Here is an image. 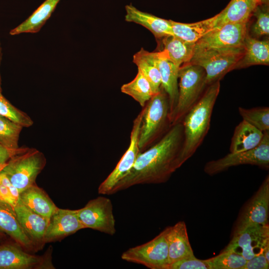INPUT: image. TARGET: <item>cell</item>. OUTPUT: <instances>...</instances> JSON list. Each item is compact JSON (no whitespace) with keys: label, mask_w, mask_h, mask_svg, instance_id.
<instances>
[{"label":"cell","mask_w":269,"mask_h":269,"mask_svg":"<svg viewBox=\"0 0 269 269\" xmlns=\"http://www.w3.org/2000/svg\"><path fill=\"white\" fill-rule=\"evenodd\" d=\"M14 211L21 226L34 244L44 243V236L49 221L30 210L20 199Z\"/></svg>","instance_id":"18"},{"label":"cell","mask_w":269,"mask_h":269,"mask_svg":"<svg viewBox=\"0 0 269 269\" xmlns=\"http://www.w3.org/2000/svg\"><path fill=\"white\" fill-rule=\"evenodd\" d=\"M44 264L42 257L29 254L18 247L0 246V269H38L44 267Z\"/></svg>","instance_id":"17"},{"label":"cell","mask_w":269,"mask_h":269,"mask_svg":"<svg viewBox=\"0 0 269 269\" xmlns=\"http://www.w3.org/2000/svg\"><path fill=\"white\" fill-rule=\"evenodd\" d=\"M46 164L44 154L35 148H25L12 156L1 170L19 193L35 184Z\"/></svg>","instance_id":"5"},{"label":"cell","mask_w":269,"mask_h":269,"mask_svg":"<svg viewBox=\"0 0 269 269\" xmlns=\"http://www.w3.org/2000/svg\"><path fill=\"white\" fill-rule=\"evenodd\" d=\"M242 164L269 167V131L264 132L263 138L256 147L239 152H230L222 158L210 161L205 165L204 171L207 174L213 175L231 167Z\"/></svg>","instance_id":"8"},{"label":"cell","mask_w":269,"mask_h":269,"mask_svg":"<svg viewBox=\"0 0 269 269\" xmlns=\"http://www.w3.org/2000/svg\"><path fill=\"white\" fill-rule=\"evenodd\" d=\"M243 52L244 47L195 50L190 63L203 68L206 84L209 85L220 81L227 73L235 69Z\"/></svg>","instance_id":"6"},{"label":"cell","mask_w":269,"mask_h":269,"mask_svg":"<svg viewBox=\"0 0 269 269\" xmlns=\"http://www.w3.org/2000/svg\"><path fill=\"white\" fill-rule=\"evenodd\" d=\"M182 120L183 141L180 155L183 164L201 145L210 127L212 114L220 92L219 81L210 85Z\"/></svg>","instance_id":"2"},{"label":"cell","mask_w":269,"mask_h":269,"mask_svg":"<svg viewBox=\"0 0 269 269\" xmlns=\"http://www.w3.org/2000/svg\"><path fill=\"white\" fill-rule=\"evenodd\" d=\"M25 148V147H20L17 150L11 151L0 145V166L7 162L12 156L21 152Z\"/></svg>","instance_id":"38"},{"label":"cell","mask_w":269,"mask_h":269,"mask_svg":"<svg viewBox=\"0 0 269 269\" xmlns=\"http://www.w3.org/2000/svg\"><path fill=\"white\" fill-rule=\"evenodd\" d=\"M183 141L182 123L171 126L156 143L139 154L133 167L114 187L112 194L136 185L166 182L182 165L180 155Z\"/></svg>","instance_id":"1"},{"label":"cell","mask_w":269,"mask_h":269,"mask_svg":"<svg viewBox=\"0 0 269 269\" xmlns=\"http://www.w3.org/2000/svg\"><path fill=\"white\" fill-rule=\"evenodd\" d=\"M20 199V193L1 171L0 172V201L14 210Z\"/></svg>","instance_id":"34"},{"label":"cell","mask_w":269,"mask_h":269,"mask_svg":"<svg viewBox=\"0 0 269 269\" xmlns=\"http://www.w3.org/2000/svg\"><path fill=\"white\" fill-rule=\"evenodd\" d=\"M0 231L9 236L20 246L33 247L34 243L21 226L14 210L0 201Z\"/></svg>","instance_id":"21"},{"label":"cell","mask_w":269,"mask_h":269,"mask_svg":"<svg viewBox=\"0 0 269 269\" xmlns=\"http://www.w3.org/2000/svg\"><path fill=\"white\" fill-rule=\"evenodd\" d=\"M77 211L79 220L84 228H90L113 236L116 232V221L111 200L99 196L90 200Z\"/></svg>","instance_id":"10"},{"label":"cell","mask_w":269,"mask_h":269,"mask_svg":"<svg viewBox=\"0 0 269 269\" xmlns=\"http://www.w3.org/2000/svg\"><path fill=\"white\" fill-rule=\"evenodd\" d=\"M244 52L235 68L255 65H269V42L259 40L247 34L244 42Z\"/></svg>","instance_id":"23"},{"label":"cell","mask_w":269,"mask_h":269,"mask_svg":"<svg viewBox=\"0 0 269 269\" xmlns=\"http://www.w3.org/2000/svg\"><path fill=\"white\" fill-rule=\"evenodd\" d=\"M269 176H267L253 197L238 225L269 224Z\"/></svg>","instance_id":"15"},{"label":"cell","mask_w":269,"mask_h":269,"mask_svg":"<svg viewBox=\"0 0 269 269\" xmlns=\"http://www.w3.org/2000/svg\"><path fill=\"white\" fill-rule=\"evenodd\" d=\"M142 115V110L134 119L130 135L129 147L115 168L100 184L98 191L102 195L112 194L118 183L123 179L133 167L141 152L138 147V137Z\"/></svg>","instance_id":"11"},{"label":"cell","mask_w":269,"mask_h":269,"mask_svg":"<svg viewBox=\"0 0 269 269\" xmlns=\"http://www.w3.org/2000/svg\"><path fill=\"white\" fill-rule=\"evenodd\" d=\"M178 78L177 103L170 118V126L182 122L185 115L199 100L207 85L205 70L190 62L180 67Z\"/></svg>","instance_id":"4"},{"label":"cell","mask_w":269,"mask_h":269,"mask_svg":"<svg viewBox=\"0 0 269 269\" xmlns=\"http://www.w3.org/2000/svg\"><path fill=\"white\" fill-rule=\"evenodd\" d=\"M164 231L168 245L169 265L184 258L194 256L184 221H179L172 226L166 228Z\"/></svg>","instance_id":"16"},{"label":"cell","mask_w":269,"mask_h":269,"mask_svg":"<svg viewBox=\"0 0 269 269\" xmlns=\"http://www.w3.org/2000/svg\"><path fill=\"white\" fill-rule=\"evenodd\" d=\"M247 34V23H227L215 27L198 40L194 50L242 47Z\"/></svg>","instance_id":"12"},{"label":"cell","mask_w":269,"mask_h":269,"mask_svg":"<svg viewBox=\"0 0 269 269\" xmlns=\"http://www.w3.org/2000/svg\"><path fill=\"white\" fill-rule=\"evenodd\" d=\"M238 111L245 121L262 132L269 131V108L257 107L246 109L239 107Z\"/></svg>","instance_id":"32"},{"label":"cell","mask_w":269,"mask_h":269,"mask_svg":"<svg viewBox=\"0 0 269 269\" xmlns=\"http://www.w3.org/2000/svg\"><path fill=\"white\" fill-rule=\"evenodd\" d=\"M259 4H267L269 0H257Z\"/></svg>","instance_id":"40"},{"label":"cell","mask_w":269,"mask_h":269,"mask_svg":"<svg viewBox=\"0 0 269 269\" xmlns=\"http://www.w3.org/2000/svg\"><path fill=\"white\" fill-rule=\"evenodd\" d=\"M269 245V224L238 225L226 250L233 251L247 261L263 253Z\"/></svg>","instance_id":"7"},{"label":"cell","mask_w":269,"mask_h":269,"mask_svg":"<svg viewBox=\"0 0 269 269\" xmlns=\"http://www.w3.org/2000/svg\"><path fill=\"white\" fill-rule=\"evenodd\" d=\"M5 163L3 164H2V165H1L0 166V172L1 171V170H2V169L3 168V167H4V166L5 165Z\"/></svg>","instance_id":"42"},{"label":"cell","mask_w":269,"mask_h":269,"mask_svg":"<svg viewBox=\"0 0 269 269\" xmlns=\"http://www.w3.org/2000/svg\"><path fill=\"white\" fill-rule=\"evenodd\" d=\"M125 20L141 25L149 30L156 38H162L172 35L170 20L142 11L132 4L125 6Z\"/></svg>","instance_id":"19"},{"label":"cell","mask_w":269,"mask_h":269,"mask_svg":"<svg viewBox=\"0 0 269 269\" xmlns=\"http://www.w3.org/2000/svg\"><path fill=\"white\" fill-rule=\"evenodd\" d=\"M258 5L257 0H231L222 11L215 15V27L227 23H247Z\"/></svg>","instance_id":"20"},{"label":"cell","mask_w":269,"mask_h":269,"mask_svg":"<svg viewBox=\"0 0 269 269\" xmlns=\"http://www.w3.org/2000/svg\"><path fill=\"white\" fill-rule=\"evenodd\" d=\"M121 91L132 97L142 108L155 94L150 83L139 70L132 81L122 86Z\"/></svg>","instance_id":"29"},{"label":"cell","mask_w":269,"mask_h":269,"mask_svg":"<svg viewBox=\"0 0 269 269\" xmlns=\"http://www.w3.org/2000/svg\"><path fill=\"white\" fill-rule=\"evenodd\" d=\"M1 59H2V49H1V44H0V65ZM0 83H1V79H0V88H1Z\"/></svg>","instance_id":"41"},{"label":"cell","mask_w":269,"mask_h":269,"mask_svg":"<svg viewBox=\"0 0 269 269\" xmlns=\"http://www.w3.org/2000/svg\"><path fill=\"white\" fill-rule=\"evenodd\" d=\"M153 55L161 77V86L167 93L169 102V121L177 103L178 71L180 67L169 59L163 50Z\"/></svg>","instance_id":"14"},{"label":"cell","mask_w":269,"mask_h":269,"mask_svg":"<svg viewBox=\"0 0 269 269\" xmlns=\"http://www.w3.org/2000/svg\"><path fill=\"white\" fill-rule=\"evenodd\" d=\"M121 258L150 269H168V249L164 231L144 244L130 248L123 253Z\"/></svg>","instance_id":"9"},{"label":"cell","mask_w":269,"mask_h":269,"mask_svg":"<svg viewBox=\"0 0 269 269\" xmlns=\"http://www.w3.org/2000/svg\"><path fill=\"white\" fill-rule=\"evenodd\" d=\"M60 0H45L25 21L11 29V35L38 32L54 11Z\"/></svg>","instance_id":"26"},{"label":"cell","mask_w":269,"mask_h":269,"mask_svg":"<svg viewBox=\"0 0 269 269\" xmlns=\"http://www.w3.org/2000/svg\"><path fill=\"white\" fill-rule=\"evenodd\" d=\"M3 233L0 231V239H1V238L3 237Z\"/></svg>","instance_id":"43"},{"label":"cell","mask_w":269,"mask_h":269,"mask_svg":"<svg viewBox=\"0 0 269 269\" xmlns=\"http://www.w3.org/2000/svg\"><path fill=\"white\" fill-rule=\"evenodd\" d=\"M172 35L187 42L195 43L215 28V16L198 22L185 23L170 20Z\"/></svg>","instance_id":"25"},{"label":"cell","mask_w":269,"mask_h":269,"mask_svg":"<svg viewBox=\"0 0 269 269\" xmlns=\"http://www.w3.org/2000/svg\"><path fill=\"white\" fill-rule=\"evenodd\" d=\"M263 254L267 260L269 262V245L266 247Z\"/></svg>","instance_id":"39"},{"label":"cell","mask_w":269,"mask_h":269,"mask_svg":"<svg viewBox=\"0 0 269 269\" xmlns=\"http://www.w3.org/2000/svg\"><path fill=\"white\" fill-rule=\"evenodd\" d=\"M205 260L210 269H243L247 261L241 255L226 249L218 255Z\"/></svg>","instance_id":"31"},{"label":"cell","mask_w":269,"mask_h":269,"mask_svg":"<svg viewBox=\"0 0 269 269\" xmlns=\"http://www.w3.org/2000/svg\"><path fill=\"white\" fill-rule=\"evenodd\" d=\"M22 128L20 125L0 115V145L9 150H18L19 137Z\"/></svg>","instance_id":"30"},{"label":"cell","mask_w":269,"mask_h":269,"mask_svg":"<svg viewBox=\"0 0 269 269\" xmlns=\"http://www.w3.org/2000/svg\"><path fill=\"white\" fill-rule=\"evenodd\" d=\"M84 229L77 210L57 208L51 216L45 234L44 242L58 240Z\"/></svg>","instance_id":"13"},{"label":"cell","mask_w":269,"mask_h":269,"mask_svg":"<svg viewBox=\"0 0 269 269\" xmlns=\"http://www.w3.org/2000/svg\"><path fill=\"white\" fill-rule=\"evenodd\" d=\"M269 262L263 253L248 260L243 269H268Z\"/></svg>","instance_id":"37"},{"label":"cell","mask_w":269,"mask_h":269,"mask_svg":"<svg viewBox=\"0 0 269 269\" xmlns=\"http://www.w3.org/2000/svg\"><path fill=\"white\" fill-rule=\"evenodd\" d=\"M133 62L150 83L154 94L160 90L161 85L159 71L153 57V53L141 48L133 56Z\"/></svg>","instance_id":"28"},{"label":"cell","mask_w":269,"mask_h":269,"mask_svg":"<svg viewBox=\"0 0 269 269\" xmlns=\"http://www.w3.org/2000/svg\"><path fill=\"white\" fill-rule=\"evenodd\" d=\"M263 135V132L242 120L235 129L230 146V152H239L256 147Z\"/></svg>","instance_id":"24"},{"label":"cell","mask_w":269,"mask_h":269,"mask_svg":"<svg viewBox=\"0 0 269 269\" xmlns=\"http://www.w3.org/2000/svg\"><path fill=\"white\" fill-rule=\"evenodd\" d=\"M142 111L138 137V147L141 152L156 143L171 126L169 99L161 86L142 108Z\"/></svg>","instance_id":"3"},{"label":"cell","mask_w":269,"mask_h":269,"mask_svg":"<svg viewBox=\"0 0 269 269\" xmlns=\"http://www.w3.org/2000/svg\"><path fill=\"white\" fill-rule=\"evenodd\" d=\"M21 202L49 221L58 207L41 188L35 184L20 193Z\"/></svg>","instance_id":"22"},{"label":"cell","mask_w":269,"mask_h":269,"mask_svg":"<svg viewBox=\"0 0 269 269\" xmlns=\"http://www.w3.org/2000/svg\"><path fill=\"white\" fill-rule=\"evenodd\" d=\"M168 269H210L206 260L188 257L170 264Z\"/></svg>","instance_id":"36"},{"label":"cell","mask_w":269,"mask_h":269,"mask_svg":"<svg viewBox=\"0 0 269 269\" xmlns=\"http://www.w3.org/2000/svg\"><path fill=\"white\" fill-rule=\"evenodd\" d=\"M253 13L256 17L252 28L253 33L257 37L269 35V14L267 4L265 7L258 5Z\"/></svg>","instance_id":"35"},{"label":"cell","mask_w":269,"mask_h":269,"mask_svg":"<svg viewBox=\"0 0 269 269\" xmlns=\"http://www.w3.org/2000/svg\"><path fill=\"white\" fill-rule=\"evenodd\" d=\"M163 50L167 58L177 66L190 62L194 53L195 43L187 42L173 35L161 38Z\"/></svg>","instance_id":"27"},{"label":"cell","mask_w":269,"mask_h":269,"mask_svg":"<svg viewBox=\"0 0 269 269\" xmlns=\"http://www.w3.org/2000/svg\"><path fill=\"white\" fill-rule=\"evenodd\" d=\"M0 115L3 116L23 127L31 126L33 122L24 112L13 106L1 94L0 88Z\"/></svg>","instance_id":"33"}]
</instances>
